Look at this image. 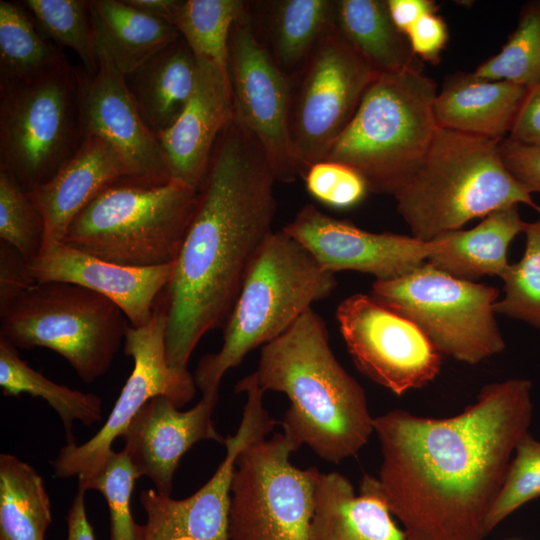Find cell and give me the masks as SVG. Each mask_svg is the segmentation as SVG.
Segmentation results:
<instances>
[{
  "instance_id": "28",
  "label": "cell",
  "mask_w": 540,
  "mask_h": 540,
  "mask_svg": "<svg viewBox=\"0 0 540 540\" xmlns=\"http://www.w3.org/2000/svg\"><path fill=\"white\" fill-rule=\"evenodd\" d=\"M335 27L379 73L420 68L407 37L391 19L387 1H336Z\"/></svg>"
},
{
  "instance_id": "1",
  "label": "cell",
  "mask_w": 540,
  "mask_h": 540,
  "mask_svg": "<svg viewBox=\"0 0 540 540\" xmlns=\"http://www.w3.org/2000/svg\"><path fill=\"white\" fill-rule=\"evenodd\" d=\"M531 390L528 379H508L483 386L452 417L401 409L375 417L382 462L360 492L380 498L411 540H483L515 448L529 433Z\"/></svg>"
},
{
  "instance_id": "42",
  "label": "cell",
  "mask_w": 540,
  "mask_h": 540,
  "mask_svg": "<svg viewBox=\"0 0 540 540\" xmlns=\"http://www.w3.org/2000/svg\"><path fill=\"white\" fill-rule=\"evenodd\" d=\"M503 162L512 176L530 193L540 194V147L504 139L499 144Z\"/></svg>"
},
{
  "instance_id": "23",
  "label": "cell",
  "mask_w": 540,
  "mask_h": 540,
  "mask_svg": "<svg viewBox=\"0 0 540 540\" xmlns=\"http://www.w3.org/2000/svg\"><path fill=\"white\" fill-rule=\"evenodd\" d=\"M528 89L473 73L448 77L437 93L434 112L439 128L493 140L510 132Z\"/></svg>"
},
{
  "instance_id": "26",
  "label": "cell",
  "mask_w": 540,
  "mask_h": 540,
  "mask_svg": "<svg viewBox=\"0 0 540 540\" xmlns=\"http://www.w3.org/2000/svg\"><path fill=\"white\" fill-rule=\"evenodd\" d=\"M197 60L180 37L125 76L129 93L153 133L169 128L191 98Z\"/></svg>"
},
{
  "instance_id": "41",
  "label": "cell",
  "mask_w": 540,
  "mask_h": 540,
  "mask_svg": "<svg viewBox=\"0 0 540 540\" xmlns=\"http://www.w3.org/2000/svg\"><path fill=\"white\" fill-rule=\"evenodd\" d=\"M406 37L413 54L422 61L438 64L448 41V28L437 12L422 16Z\"/></svg>"
},
{
  "instance_id": "38",
  "label": "cell",
  "mask_w": 540,
  "mask_h": 540,
  "mask_svg": "<svg viewBox=\"0 0 540 540\" xmlns=\"http://www.w3.org/2000/svg\"><path fill=\"white\" fill-rule=\"evenodd\" d=\"M139 478L124 449L111 453L102 472L88 485L105 498L110 515V540H142L143 525L135 522L131 497Z\"/></svg>"
},
{
  "instance_id": "13",
  "label": "cell",
  "mask_w": 540,
  "mask_h": 540,
  "mask_svg": "<svg viewBox=\"0 0 540 540\" xmlns=\"http://www.w3.org/2000/svg\"><path fill=\"white\" fill-rule=\"evenodd\" d=\"M378 74L335 25L319 40L292 96L290 135L302 176L326 159Z\"/></svg>"
},
{
  "instance_id": "47",
  "label": "cell",
  "mask_w": 540,
  "mask_h": 540,
  "mask_svg": "<svg viewBox=\"0 0 540 540\" xmlns=\"http://www.w3.org/2000/svg\"><path fill=\"white\" fill-rule=\"evenodd\" d=\"M137 10L170 23L179 0H124Z\"/></svg>"
},
{
  "instance_id": "3",
  "label": "cell",
  "mask_w": 540,
  "mask_h": 540,
  "mask_svg": "<svg viewBox=\"0 0 540 540\" xmlns=\"http://www.w3.org/2000/svg\"><path fill=\"white\" fill-rule=\"evenodd\" d=\"M253 373L264 392L288 397L278 424L297 448L307 445L338 464L357 455L374 431L364 389L338 362L327 326L312 308L262 347Z\"/></svg>"
},
{
  "instance_id": "16",
  "label": "cell",
  "mask_w": 540,
  "mask_h": 540,
  "mask_svg": "<svg viewBox=\"0 0 540 540\" xmlns=\"http://www.w3.org/2000/svg\"><path fill=\"white\" fill-rule=\"evenodd\" d=\"M247 395L240 425L225 438L226 454L213 476L195 493L174 499L155 489L143 490L139 501L146 513L142 540H229L231 484L239 453L265 438L275 427L263 405L264 391L253 373L235 386Z\"/></svg>"
},
{
  "instance_id": "46",
  "label": "cell",
  "mask_w": 540,
  "mask_h": 540,
  "mask_svg": "<svg viewBox=\"0 0 540 540\" xmlns=\"http://www.w3.org/2000/svg\"><path fill=\"white\" fill-rule=\"evenodd\" d=\"M85 490L78 487L66 517V540H95L94 530L90 524L85 505Z\"/></svg>"
},
{
  "instance_id": "12",
  "label": "cell",
  "mask_w": 540,
  "mask_h": 540,
  "mask_svg": "<svg viewBox=\"0 0 540 540\" xmlns=\"http://www.w3.org/2000/svg\"><path fill=\"white\" fill-rule=\"evenodd\" d=\"M167 304L163 292L155 303L150 321L142 327L128 325L124 352L133 360V370L122 387L109 416L99 431L85 443H67L52 461L56 477L78 478V487L88 485L103 470L135 415L156 396L168 397L178 408L190 402L196 391L188 370L172 368L166 356Z\"/></svg>"
},
{
  "instance_id": "37",
  "label": "cell",
  "mask_w": 540,
  "mask_h": 540,
  "mask_svg": "<svg viewBox=\"0 0 540 540\" xmlns=\"http://www.w3.org/2000/svg\"><path fill=\"white\" fill-rule=\"evenodd\" d=\"M43 217L18 182L0 171V240L16 249L27 261L42 250Z\"/></svg>"
},
{
  "instance_id": "15",
  "label": "cell",
  "mask_w": 540,
  "mask_h": 540,
  "mask_svg": "<svg viewBox=\"0 0 540 540\" xmlns=\"http://www.w3.org/2000/svg\"><path fill=\"white\" fill-rule=\"evenodd\" d=\"M336 319L358 370L397 396L433 381L441 353L409 318L371 294L342 300Z\"/></svg>"
},
{
  "instance_id": "9",
  "label": "cell",
  "mask_w": 540,
  "mask_h": 540,
  "mask_svg": "<svg viewBox=\"0 0 540 540\" xmlns=\"http://www.w3.org/2000/svg\"><path fill=\"white\" fill-rule=\"evenodd\" d=\"M82 140L78 69L68 60L0 82V171L26 192L48 181Z\"/></svg>"
},
{
  "instance_id": "43",
  "label": "cell",
  "mask_w": 540,
  "mask_h": 540,
  "mask_svg": "<svg viewBox=\"0 0 540 540\" xmlns=\"http://www.w3.org/2000/svg\"><path fill=\"white\" fill-rule=\"evenodd\" d=\"M35 283L28 262L12 246L0 241V310Z\"/></svg>"
},
{
  "instance_id": "25",
  "label": "cell",
  "mask_w": 540,
  "mask_h": 540,
  "mask_svg": "<svg viewBox=\"0 0 540 540\" xmlns=\"http://www.w3.org/2000/svg\"><path fill=\"white\" fill-rule=\"evenodd\" d=\"M518 206L495 210L469 230L460 229L436 238L435 250L427 263L463 280L475 281L485 275L502 278L510 265L508 247L527 224Z\"/></svg>"
},
{
  "instance_id": "2",
  "label": "cell",
  "mask_w": 540,
  "mask_h": 540,
  "mask_svg": "<svg viewBox=\"0 0 540 540\" xmlns=\"http://www.w3.org/2000/svg\"><path fill=\"white\" fill-rule=\"evenodd\" d=\"M278 182L257 140L233 118L217 139L171 280L166 356L177 370L208 332L224 328L246 274L273 232Z\"/></svg>"
},
{
  "instance_id": "8",
  "label": "cell",
  "mask_w": 540,
  "mask_h": 540,
  "mask_svg": "<svg viewBox=\"0 0 540 540\" xmlns=\"http://www.w3.org/2000/svg\"><path fill=\"white\" fill-rule=\"evenodd\" d=\"M0 338L15 349L45 347L85 383L109 370L128 327L106 297L65 282H36L0 310Z\"/></svg>"
},
{
  "instance_id": "45",
  "label": "cell",
  "mask_w": 540,
  "mask_h": 540,
  "mask_svg": "<svg viewBox=\"0 0 540 540\" xmlns=\"http://www.w3.org/2000/svg\"><path fill=\"white\" fill-rule=\"evenodd\" d=\"M387 5L393 23L405 36L422 16L438 10L431 0H387Z\"/></svg>"
},
{
  "instance_id": "4",
  "label": "cell",
  "mask_w": 540,
  "mask_h": 540,
  "mask_svg": "<svg viewBox=\"0 0 540 540\" xmlns=\"http://www.w3.org/2000/svg\"><path fill=\"white\" fill-rule=\"evenodd\" d=\"M501 140L439 128L423 162L395 195L411 236L430 242L512 205L540 207L512 176Z\"/></svg>"
},
{
  "instance_id": "20",
  "label": "cell",
  "mask_w": 540,
  "mask_h": 540,
  "mask_svg": "<svg viewBox=\"0 0 540 540\" xmlns=\"http://www.w3.org/2000/svg\"><path fill=\"white\" fill-rule=\"evenodd\" d=\"M36 282H65L94 291L116 304L133 327L146 325L156 300L169 284L174 262L132 267L108 262L64 242L42 248L28 262Z\"/></svg>"
},
{
  "instance_id": "27",
  "label": "cell",
  "mask_w": 540,
  "mask_h": 540,
  "mask_svg": "<svg viewBox=\"0 0 540 540\" xmlns=\"http://www.w3.org/2000/svg\"><path fill=\"white\" fill-rule=\"evenodd\" d=\"M89 4L98 57L124 77L181 37L170 23L124 0H90Z\"/></svg>"
},
{
  "instance_id": "21",
  "label": "cell",
  "mask_w": 540,
  "mask_h": 540,
  "mask_svg": "<svg viewBox=\"0 0 540 540\" xmlns=\"http://www.w3.org/2000/svg\"><path fill=\"white\" fill-rule=\"evenodd\" d=\"M195 88L185 108L157 139L172 179L199 190L221 132L232 119L228 74L211 61L196 58Z\"/></svg>"
},
{
  "instance_id": "34",
  "label": "cell",
  "mask_w": 540,
  "mask_h": 540,
  "mask_svg": "<svg viewBox=\"0 0 540 540\" xmlns=\"http://www.w3.org/2000/svg\"><path fill=\"white\" fill-rule=\"evenodd\" d=\"M22 3L49 40L77 54L84 72L97 73L99 57L89 1L25 0Z\"/></svg>"
},
{
  "instance_id": "29",
  "label": "cell",
  "mask_w": 540,
  "mask_h": 540,
  "mask_svg": "<svg viewBox=\"0 0 540 540\" xmlns=\"http://www.w3.org/2000/svg\"><path fill=\"white\" fill-rule=\"evenodd\" d=\"M52 522L44 481L28 463L0 455V540H45Z\"/></svg>"
},
{
  "instance_id": "5",
  "label": "cell",
  "mask_w": 540,
  "mask_h": 540,
  "mask_svg": "<svg viewBox=\"0 0 540 540\" xmlns=\"http://www.w3.org/2000/svg\"><path fill=\"white\" fill-rule=\"evenodd\" d=\"M337 284L312 254L282 229L256 254L224 326L223 344L203 356L194 373L202 395L219 394L226 372L244 357L282 335Z\"/></svg>"
},
{
  "instance_id": "7",
  "label": "cell",
  "mask_w": 540,
  "mask_h": 540,
  "mask_svg": "<svg viewBox=\"0 0 540 540\" xmlns=\"http://www.w3.org/2000/svg\"><path fill=\"white\" fill-rule=\"evenodd\" d=\"M198 198L199 190L175 179L158 184L119 182L75 216L63 242L125 266L173 263Z\"/></svg>"
},
{
  "instance_id": "39",
  "label": "cell",
  "mask_w": 540,
  "mask_h": 540,
  "mask_svg": "<svg viewBox=\"0 0 540 540\" xmlns=\"http://www.w3.org/2000/svg\"><path fill=\"white\" fill-rule=\"evenodd\" d=\"M540 497V441L529 433L518 442L504 483L486 519L487 535L524 504Z\"/></svg>"
},
{
  "instance_id": "14",
  "label": "cell",
  "mask_w": 540,
  "mask_h": 540,
  "mask_svg": "<svg viewBox=\"0 0 540 540\" xmlns=\"http://www.w3.org/2000/svg\"><path fill=\"white\" fill-rule=\"evenodd\" d=\"M227 71L233 120L257 140L278 181H295L301 170L290 135L293 87L258 37L248 9L232 26Z\"/></svg>"
},
{
  "instance_id": "22",
  "label": "cell",
  "mask_w": 540,
  "mask_h": 540,
  "mask_svg": "<svg viewBox=\"0 0 540 540\" xmlns=\"http://www.w3.org/2000/svg\"><path fill=\"white\" fill-rule=\"evenodd\" d=\"M119 182H137L131 166L102 138L85 136L74 155L48 181L27 192L44 220L43 247L63 242L75 216Z\"/></svg>"
},
{
  "instance_id": "10",
  "label": "cell",
  "mask_w": 540,
  "mask_h": 540,
  "mask_svg": "<svg viewBox=\"0 0 540 540\" xmlns=\"http://www.w3.org/2000/svg\"><path fill=\"white\" fill-rule=\"evenodd\" d=\"M370 294L412 320L436 349L476 365L504 351L495 287L453 277L427 262L399 278L372 283Z\"/></svg>"
},
{
  "instance_id": "19",
  "label": "cell",
  "mask_w": 540,
  "mask_h": 540,
  "mask_svg": "<svg viewBox=\"0 0 540 540\" xmlns=\"http://www.w3.org/2000/svg\"><path fill=\"white\" fill-rule=\"evenodd\" d=\"M219 394L202 395L189 410L180 411L166 396L149 400L121 436L124 450L139 477H148L155 490L171 495L173 478L183 455L202 440L225 443L212 414Z\"/></svg>"
},
{
  "instance_id": "24",
  "label": "cell",
  "mask_w": 540,
  "mask_h": 540,
  "mask_svg": "<svg viewBox=\"0 0 540 540\" xmlns=\"http://www.w3.org/2000/svg\"><path fill=\"white\" fill-rule=\"evenodd\" d=\"M309 540H411L377 496L356 495L338 472H320L315 486Z\"/></svg>"
},
{
  "instance_id": "6",
  "label": "cell",
  "mask_w": 540,
  "mask_h": 540,
  "mask_svg": "<svg viewBox=\"0 0 540 540\" xmlns=\"http://www.w3.org/2000/svg\"><path fill=\"white\" fill-rule=\"evenodd\" d=\"M437 93L421 68L379 73L325 160L354 169L370 192L394 196L418 170L439 129Z\"/></svg>"
},
{
  "instance_id": "31",
  "label": "cell",
  "mask_w": 540,
  "mask_h": 540,
  "mask_svg": "<svg viewBox=\"0 0 540 540\" xmlns=\"http://www.w3.org/2000/svg\"><path fill=\"white\" fill-rule=\"evenodd\" d=\"M0 386L6 396L26 393L44 399L59 415L67 443L75 442L72 425L75 420L90 426L101 419L102 400L94 393H85L55 383L31 368L17 350L0 338Z\"/></svg>"
},
{
  "instance_id": "18",
  "label": "cell",
  "mask_w": 540,
  "mask_h": 540,
  "mask_svg": "<svg viewBox=\"0 0 540 540\" xmlns=\"http://www.w3.org/2000/svg\"><path fill=\"white\" fill-rule=\"evenodd\" d=\"M78 78L83 138L95 135L109 143L131 166L138 183L172 180L157 136L140 115L125 77L99 59L96 74L78 69Z\"/></svg>"
},
{
  "instance_id": "32",
  "label": "cell",
  "mask_w": 540,
  "mask_h": 540,
  "mask_svg": "<svg viewBox=\"0 0 540 540\" xmlns=\"http://www.w3.org/2000/svg\"><path fill=\"white\" fill-rule=\"evenodd\" d=\"M18 4L0 1V82L25 79L67 61Z\"/></svg>"
},
{
  "instance_id": "44",
  "label": "cell",
  "mask_w": 540,
  "mask_h": 540,
  "mask_svg": "<svg viewBox=\"0 0 540 540\" xmlns=\"http://www.w3.org/2000/svg\"><path fill=\"white\" fill-rule=\"evenodd\" d=\"M507 139L540 147V84L528 89Z\"/></svg>"
},
{
  "instance_id": "11",
  "label": "cell",
  "mask_w": 540,
  "mask_h": 540,
  "mask_svg": "<svg viewBox=\"0 0 540 540\" xmlns=\"http://www.w3.org/2000/svg\"><path fill=\"white\" fill-rule=\"evenodd\" d=\"M298 448L284 433L262 438L235 462L229 540H309L318 468L290 462Z\"/></svg>"
},
{
  "instance_id": "30",
  "label": "cell",
  "mask_w": 540,
  "mask_h": 540,
  "mask_svg": "<svg viewBox=\"0 0 540 540\" xmlns=\"http://www.w3.org/2000/svg\"><path fill=\"white\" fill-rule=\"evenodd\" d=\"M271 55L285 72L302 68L322 36L335 25L330 0H280L269 3Z\"/></svg>"
},
{
  "instance_id": "33",
  "label": "cell",
  "mask_w": 540,
  "mask_h": 540,
  "mask_svg": "<svg viewBox=\"0 0 540 540\" xmlns=\"http://www.w3.org/2000/svg\"><path fill=\"white\" fill-rule=\"evenodd\" d=\"M247 11L240 0H181L170 24L196 58L213 62L228 74V42L233 24Z\"/></svg>"
},
{
  "instance_id": "35",
  "label": "cell",
  "mask_w": 540,
  "mask_h": 540,
  "mask_svg": "<svg viewBox=\"0 0 540 540\" xmlns=\"http://www.w3.org/2000/svg\"><path fill=\"white\" fill-rule=\"evenodd\" d=\"M474 74L527 89L540 84V4L530 5L522 12L502 49L480 64Z\"/></svg>"
},
{
  "instance_id": "17",
  "label": "cell",
  "mask_w": 540,
  "mask_h": 540,
  "mask_svg": "<svg viewBox=\"0 0 540 540\" xmlns=\"http://www.w3.org/2000/svg\"><path fill=\"white\" fill-rule=\"evenodd\" d=\"M282 230L304 246L327 271H356L378 281L399 278L427 262L435 241L373 233L307 204Z\"/></svg>"
},
{
  "instance_id": "40",
  "label": "cell",
  "mask_w": 540,
  "mask_h": 540,
  "mask_svg": "<svg viewBox=\"0 0 540 540\" xmlns=\"http://www.w3.org/2000/svg\"><path fill=\"white\" fill-rule=\"evenodd\" d=\"M309 194L335 209L359 204L368 190L363 177L351 167L329 160L310 166L303 175Z\"/></svg>"
},
{
  "instance_id": "36",
  "label": "cell",
  "mask_w": 540,
  "mask_h": 540,
  "mask_svg": "<svg viewBox=\"0 0 540 540\" xmlns=\"http://www.w3.org/2000/svg\"><path fill=\"white\" fill-rule=\"evenodd\" d=\"M526 224L522 258L510 264L501 278L504 297L494 305L496 314L521 320L540 330V211Z\"/></svg>"
}]
</instances>
